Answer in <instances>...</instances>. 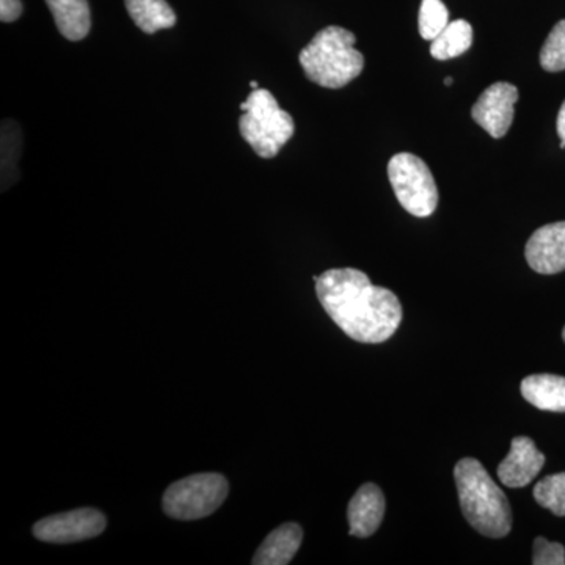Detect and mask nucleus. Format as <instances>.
Returning a JSON list of instances; mask_svg holds the SVG:
<instances>
[{
	"label": "nucleus",
	"mask_w": 565,
	"mask_h": 565,
	"mask_svg": "<svg viewBox=\"0 0 565 565\" xmlns=\"http://www.w3.org/2000/svg\"><path fill=\"white\" fill-rule=\"evenodd\" d=\"M323 310L352 340L385 343L399 329L403 307L396 294L374 286L359 269H330L316 281Z\"/></svg>",
	"instance_id": "f257e3e1"
},
{
	"label": "nucleus",
	"mask_w": 565,
	"mask_h": 565,
	"mask_svg": "<svg viewBox=\"0 0 565 565\" xmlns=\"http://www.w3.org/2000/svg\"><path fill=\"white\" fill-rule=\"evenodd\" d=\"M455 478L460 509L479 534L501 539L511 533L512 512L508 497L479 460L467 457L457 462Z\"/></svg>",
	"instance_id": "f03ea898"
},
{
	"label": "nucleus",
	"mask_w": 565,
	"mask_h": 565,
	"mask_svg": "<svg viewBox=\"0 0 565 565\" xmlns=\"http://www.w3.org/2000/svg\"><path fill=\"white\" fill-rule=\"evenodd\" d=\"M355 35L329 25L300 51L299 62L308 79L323 88H343L362 74L363 54L355 50Z\"/></svg>",
	"instance_id": "7ed1b4c3"
},
{
	"label": "nucleus",
	"mask_w": 565,
	"mask_h": 565,
	"mask_svg": "<svg viewBox=\"0 0 565 565\" xmlns=\"http://www.w3.org/2000/svg\"><path fill=\"white\" fill-rule=\"evenodd\" d=\"M241 109L244 111L239 118L241 136L259 158H275L296 132L291 115L278 106L266 88L253 90Z\"/></svg>",
	"instance_id": "20e7f679"
},
{
	"label": "nucleus",
	"mask_w": 565,
	"mask_h": 565,
	"mask_svg": "<svg viewBox=\"0 0 565 565\" xmlns=\"http://www.w3.org/2000/svg\"><path fill=\"white\" fill-rule=\"evenodd\" d=\"M228 481L218 473L189 476L173 482L162 498L163 512L174 520H199L214 514L228 497Z\"/></svg>",
	"instance_id": "39448f33"
},
{
	"label": "nucleus",
	"mask_w": 565,
	"mask_h": 565,
	"mask_svg": "<svg viewBox=\"0 0 565 565\" xmlns=\"http://www.w3.org/2000/svg\"><path fill=\"white\" fill-rule=\"evenodd\" d=\"M394 195L415 217H429L437 210L438 189L429 167L418 156L399 152L388 162Z\"/></svg>",
	"instance_id": "423d86ee"
},
{
	"label": "nucleus",
	"mask_w": 565,
	"mask_h": 565,
	"mask_svg": "<svg viewBox=\"0 0 565 565\" xmlns=\"http://www.w3.org/2000/svg\"><path fill=\"white\" fill-rule=\"evenodd\" d=\"M107 520L98 509L84 508L46 516L33 526V535L39 541L51 544H71L98 537L106 530Z\"/></svg>",
	"instance_id": "0eeeda50"
},
{
	"label": "nucleus",
	"mask_w": 565,
	"mask_h": 565,
	"mask_svg": "<svg viewBox=\"0 0 565 565\" xmlns=\"http://www.w3.org/2000/svg\"><path fill=\"white\" fill-rule=\"evenodd\" d=\"M516 102H519V88L509 82H497L479 96L471 109V117L493 139H501L514 121Z\"/></svg>",
	"instance_id": "6e6552de"
},
{
	"label": "nucleus",
	"mask_w": 565,
	"mask_h": 565,
	"mask_svg": "<svg viewBox=\"0 0 565 565\" xmlns=\"http://www.w3.org/2000/svg\"><path fill=\"white\" fill-rule=\"evenodd\" d=\"M526 262L537 274L565 270V222L550 223L535 230L526 244Z\"/></svg>",
	"instance_id": "1a4fd4ad"
},
{
	"label": "nucleus",
	"mask_w": 565,
	"mask_h": 565,
	"mask_svg": "<svg viewBox=\"0 0 565 565\" xmlns=\"http://www.w3.org/2000/svg\"><path fill=\"white\" fill-rule=\"evenodd\" d=\"M544 463L545 456L539 451L531 438L515 437L512 440L511 451L498 467V478L501 484L520 489L531 484L537 478Z\"/></svg>",
	"instance_id": "9d476101"
},
{
	"label": "nucleus",
	"mask_w": 565,
	"mask_h": 565,
	"mask_svg": "<svg viewBox=\"0 0 565 565\" xmlns=\"http://www.w3.org/2000/svg\"><path fill=\"white\" fill-rule=\"evenodd\" d=\"M385 497L375 484H364L353 494L348 508L349 534L370 537L381 526L385 515Z\"/></svg>",
	"instance_id": "9b49d317"
},
{
	"label": "nucleus",
	"mask_w": 565,
	"mask_h": 565,
	"mask_svg": "<svg viewBox=\"0 0 565 565\" xmlns=\"http://www.w3.org/2000/svg\"><path fill=\"white\" fill-rule=\"evenodd\" d=\"M303 531L297 523H285L267 535L253 556L255 565H286L291 563L302 544Z\"/></svg>",
	"instance_id": "f8f14e48"
},
{
	"label": "nucleus",
	"mask_w": 565,
	"mask_h": 565,
	"mask_svg": "<svg viewBox=\"0 0 565 565\" xmlns=\"http://www.w3.org/2000/svg\"><path fill=\"white\" fill-rule=\"evenodd\" d=\"M523 397L539 411L565 412V377L553 374H534L523 379Z\"/></svg>",
	"instance_id": "ddd939ff"
},
{
	"label": "nucleus",
	"mask_w": 565,
	"mask_h": 565,
	"mask_svg": "<svg viewBox=\"0 0 565 565\" xmlns=\"http://www.w3.org/2000/svg\"><path fill=\"white\" fill-rule=\"evenodd\" d=\"M58 32L70 41H81L90 33L88 0H46Z\"/></svg>",
	"instance_id": "4468645a"
},
{
	"label": "nucleus",
	"mask_w": 565,
	"mask_h": 565,
	"mask_svg": "<svg viewBox=\"0 0 565 565\" xmlns=\"http://www.w3.org/2000/svg\"><path fill=\"white\" fill-rule=\"evenodd\" d=\"M125 3L137 28L148 35L177 24V14L167 0H125Z\"/></svg>",
	"instance_id": "2eb2a0df"
},
{
	"label": "nucleus",
	"mask_w": 565,
	"mask_h": 565,
	"mask_svg": "<svg viewBox=\"0 0 565 565\" xmlns=\"http://www.w3.org/2000/svg\"><path fill=\"white\" fill-rule=\"evenodd\" d=\"M473 44V28L470 22L457 20L449 22L444 32L430 43V54L437 61L459 57Z\"/></svg>",
	"instance_id": "dca6fc26"
},
{
	"label": "nucleus",
	"mask_w": 565,
	"mask_h": 565,
	"mask_svg": "<svg viewBox=\"0 0 565 565\" xmlns=\"http://www.w3.org/2000/svg\"><path fill=\"white\" fill-rule=\"evenodd\" d=\"M534 498L542 508L565 516V473L546 476L534 487Z\"/></svg>",
	"instance_id": "f3484780"
},
{
	"label": "nucleus",
	"mask_w": 565,
	"mask_h": 565,
	"mask_svg": "<svg viewBox=\"0 0 565 565\" xmlns=\"http://www.w3.org/2000/svg\"><path fill=\"white\" fill-rule=\"evenodd\" d=\"M449 24V11L441 0H423L419 9V35L433 41L445 31Z\"/></svg>",
	"instance_id": "a211bd4d"
},
{
	"label": "nucleus",
	"mask_w": 565,
	"mask_h": 565,
	"mask_svg": "<svg viewBox=\"0 0 565 565\" xmlns=\"http://www.w3.org/2000/svg\"><path fill=\"white\" fill-rule=\"evenodd\" d=\"M541 66L548 73L565 70V20L557 22L541 51Z\"/></svg>",
	"instance_id": "6ab92c4d"
},
{
	"label": "nucleus",
	"mask_w": 565,
	"mask_h": 565,
	"mask_svg": "<svg viewBox=\"0 0 565 565\" xmlns=\"http://www.w3.org/2000/svg\"><path fill=\"white\" fill-rule=\"evenodd\" d=\"M534 565H564L565 548L557 542L546 541L544 537H537L534 541Z\"/></svg>",
	"instance_id": "aec40b11"
},
{
	"label": "nucleus",
	"mask_w": 565,
	"mask_h": 565,
	"mask_svg": "<svg viewBox=\"0 0 565 565\" xmlns=\"http://www.w3.org/2000/svg\"><path fill=\"white\" fill-rule=\"evenodd\" d=\"M21 14V0H0V20H2V22L20 20Z\"/></svg>",
	"instance_id": "412c9836"
},
{
	"label": "nucleus",
	"mask_w": 565,
	"mask_h": 565,
	"mask_svg": "<svg viewBox=\"0 0 565 565\" xmlns=\"http://www.w3.org/2000/svg\"><path fill=\"white\" fill-rule=\"evenodd\" d=\"M557 134H559L561 141L565 143V102L561 106L559 114H557Z\"/></svg>",
	"instance_id": "4be33fe9"
},
{
	"label": "nucleus",
	"mask_w": 565,
	"mask_h": 565,
	"mask_svg": "<svg viewBox=\"0 0 565 565\" xmlns=\"http://www.w3.org/2000/svg\"><path fill=\"white\" fill-rule=\"evenodd\" d=\"M452 82H455V81H452V77H446V79H445L446 87H449V85H452Z\"/></svg>",
	"instance_id": "5701e85b"
},
{
	"label": "nucleus",
	"mask_w": 565,
	"mask_h": 565,
	"mask_svg": "<svg viewBox=\"0 0 565 565\" xmlns=\"http://www.w3.org/2000/svg\"><path fill=\"white\" fill-rule=\"evenodd\" d=\"M250 87L253 88V90H256V88H259L258 82L252 81Z\"/></svg>",
	"instance_id": "b1692460"
},
{
	"label": "nucleus",
	"mask_w": 565,
	"mask_h": 565,
	"mask_svg": "<svg viewBox=\"0 0 565 565\" xmlns=\"http://www.w3.org/2000/svg\"><path fill=\"white\" fill-rule=\"evenodd\" d=\"M563 338H564V341H565V327H564Z\"/></svg>",
	"instance_id": "393cba45"
}]
</instances>
